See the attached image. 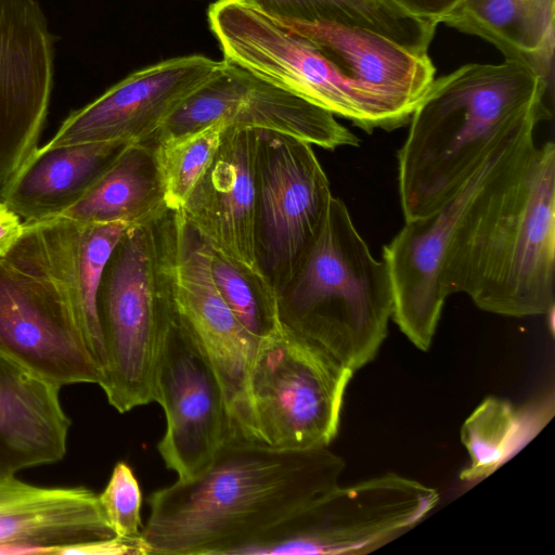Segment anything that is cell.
<instances>
[{"label": "cell", "instance_id": "1", "mask_svg": "<svg viewBox=\"0 0 555 555\" xmlns=\"http://www.w3.org/2000/svg\"><path fill=\"white\" fill-rule=\"evenodd\" d=\"M122 233L116 223L62 217L24 222L0 259V352L60 388L100 385L99 288Z\"/></svg>", "mask_w": 555, "mask_h": 555}, {"label": "cell", "instance_id": "2", "mask_svg": "<svg viewBox=\"0 0 555 555\" xmlns=\"http://www.w3.org/2000/svg\"><path fill=\"white\" fill-rule=\"evenodd\" d=\"M344 468L327 448L278 449L231 435L199 473L147 496L145 555H236L337 486Z\"/></svg>", "mask_w": 555, "mask_h": 555}, {"label": "cell", "instance_id": "3", "mask_svg": "<svg viewBox=\"0 0 555 555\" xmlns=\"http://www.w3.org/2000/svg\"><path fill=\"white\" fill-rule=\"evenodd\" d=\"M555 145L521 141L462 218L444 266L448 296L481 310L531 317L554 310Z\"/></svg>", "mask_w": 555, "mask_h": 555}, {"label": "cell", "instance_id": "4", "mask_svg": "<svg viewBox=\"0 0 555 555\" xmlns=\"http://www.w3.org/2000/svg\"><path fill=\"white\" fill-rule=\"evenodd\" d=\"M548 82L530 64L507 59L465 64L434 79L398 152L404 220L438 209L508 133L545 118Z\"/></svg>", "mask_w": 555, "mask_h": 555}, {"label": "cell", "instance_id": "5", "mask_svg": "<svg viewBox=\"0 0 555 555\" xmlns=\"http://www.w3.org/2000/svg\"><path fill=\"white\" fill-rule=\"evenodd\" d=\"M279 319L353 372L384 343L393 311L388 268L333 197L325 223L278 297Z\"/></svg>", "mask_w": 555, "mask_h": 555}, {"label": "cell", "instance_id": "6", "mask_svg": "<svg viewBox=\"0 0 555 555\" xmlns=\"http://www.w3.org/2000/svg\"><path fill=\"white\" fill-rule=\"evenodd\" d=\"M163 217L126 231L99 288L105 352L100 386L119 413L155 401V370L175 320L164 262Z\"/></svg>", "mask_w": 555, "mask_h": 555}, {"label": "cell", "instance_id": "7", "mask_svg": "<svg viewBox=\"0 0 555 555\" xmlns=\"http://www.w3.org/2000/svg\"><path fill=\"white\" fill-rule=\"evenodd\" d=\"M207 18L224 61L367 132L410 120L411 112L350 79L314 42L251 0H216Z\"/></svg>", "mask_w": 555, "mask_h": 555}, {"label": "cell", "instance_id": "8", "mask_svg": "<svg viewBox=\"0 0 555 555\" xmlns=\"http://www.w3.org/2000/svg\"><path fill=\"white\" fill-rule=\"evenodd\" d=\"M353 373L279 320L249 367L247 439L286 450L327 448Z\"/></svg>", "mask_w": 555, "mask_h": 555}, {"label": "cell", "instance_id": "9", "mask_svg": "<svg viewBox=\"0 0 555 555\" xmlns=\"http://www.w3.org/2000/svg\"><path fill=\"white\" fill-rule=\"evenodd\" d=\"M439 499L435 488L392 473L337 485L236 555L366 554L423 521Z\"/></svg>", "mask_w": 555, "mask_h": 555}, {"label": "cell", "instance_id": "10", "mask_svg": "<svg viewBox=\"0 0 555 555\" xmlns=\"http://www.w3.org/2000/svg\"><path fill=\"white\" fill-rule=\"evenodd\" d=\"M162 227L175 318L212 366L225 397L233 435L247 439V378L259 341L241 324L216 287L209 247L181 210H169Z\"/></svg>", "mask_w": 555, "mask_h": 555}, {"label": "cell", "instance_id": "11", "mask_svg": "<svg viewBox=\"0 0 555 555\" xmlns=\"http://www.w3.org/2000/svg\"><path fill=\"white\" fill-rule=\"evenodd\" d=\"M256 175L257 257L279 297L318 238L334 196L312 145L287 134L259 130Z\"/></svg>", "mask_w": 555, "mask_h": 555}, {"label": "cell", "instance_id": "12", "mask_svg": "<svg viewBox=\"0 0 555 555\" xmlns=\"http://www.w3.org/2000/svg\"><path fill=\"white\" fill-rule=\"evenodd\" d=\"M538 119H530L508 133L474 170L462 186L431 214L405 221L384 246L392 284V319L418 349L431 345L442 308L449 297L444 289V266L453 235L476 196L515 151L534 132Z\"/></svg>", "mask_w": 555, "mask_h": 555}, {"label": "cell", "instance_id": "13", "mask_svg": "<svg viewBox=\"0 0 555 555\" xmlns=\"http://www.w3.org/2000/svg\"><path fill=\"white\" fill-rule=\"evenodd\" d=\"M216 121L287 134L326 150L359 145V139L331 112L224 60L149 141L190 133Z\"/></svg>", "mask_w": 555, "mask_h": 555}, {"label": "cell", "instance_id": "14", "mask_svg": "<svg viewBox=\"0 0 555 555\" xmlns=\"http://www.w3.org/2000/svg\"><path fill=\"white\" fill-rule=\"evenodd\" d=\"M154 396L166 416L157 450L178 479H189L210 463L232 424L212 366L176 318L158 357Z\"/></svg>", "mask_w": 555, "mask_h": 555}, {"label": "cell", "instance_id": "15", "mask_svg": "<svg viewBox=\"0 0 555 555\" xmlns=\"http://www.w3.org/2000/svg\"><path fill=\"white\" fill-rule=\"evenodd\" d=\"M53 85V42L37 0H0V188L38 146Z\"/></svg>", "mask_w": 555, "mask_h": 555}, {"label": "cell", "instance_id": "16", "mask_svg": "<svg viewBox=\"0 0 555 555\" xmlns=\"http://www.w3.org/2000/svg\"><path fill=\"white\" fill-rule=\"evenodd\" d=\"M220 64L221 61L191 54L133 72L89 104L72 112L42 147L149 141Z\"/></svg>", "mask_w": 555, "mask_h": 555}, {"label": "cell", "instance_id": "17", "mask_svg": "<svg viewBox=\"0 0 555 555\" xmlns=\"http://www.w3.org/2000/svg\"><path fill=\"white\" fill-rule=\"evenodd\" d=\"M258 143V129L227 126L210 166L179 210L211 249L269 284L256 246Z\"/></svg>", "mask_w": 555, "mask_h": 555}, {"label": "cell", "instance_id": "18", "mask_svg": "<svg viewBox=\"0 0 555 555\" xmlns=\"http://www.w3.org/2000/svg\"><path fill=\"white\" fill-rule=\"evenodd\" d=\"M114 537L92 490L0 478V555H68L76 546Z\"/></svg>", "mask_w": 555, "mask_h": 555}, {"label": "cell", "instance_id": "19", "mask_svg": "<svg viewBox=\"0 0 555 555\" xmlns=\"http://www.w3.org/2000/svg\"><path fill=\"white\" fill-rule=\"evenodd\" d=\"M278 20L314 42L350 79L411 113L435 79L427 53L376 33L334 22Z\"/></svg>", "mask_w": 555, "mask_h": 555}, {"label": "cell", "instance_id": "20", "mask_svg": "<svg viewBox=\"0 0 555 555\" xmlns=\"http://www.w3.org/2000/svg\"><path fill=\"white\" fill-rule=\"evenodd\" d=\"M60 390L0 352V478L64 457L70 420Z\"/></svg>", "mask_w": 555, "mask_h": 555}, {"label": "cell", "instance_id": "21", "mask_svg": "<svg viewBox=\"0 0 555 555\" xmlns=\"http://www.w3.org/2000/svg\"><path fill=\"white\" fill-rule=\"evenodd\" d=\"M128 144L37 146L0 188V201L24 222L56 217L88 192Z\"/></svg>", "mask_w": 555, "mask_h": 555}, {"label": "cell", "instance_id": "22", "mask_svg": "<svg viewBox=\"0 0 555 555\" xmlns=\"http://www.w3.org/2000/svg\"><path fill=\"white\" fill-rule=\"evenodd\" d=\"M168 210L154 143L144 141L128 144L88 192L56 217L132 228L154 222Z\"/></svg>", "mask_w": 555, "mask_h": 555}, {"label": "cell", "instance_id": "23", "mask_svg": "<svg viewBox=\"0 0 555 555\" xmlns=\"http://www.w3.org/2000/svg\"><path fill=\"white\" fill-rule=\"evenodd\" d=\"M554 18L555 0H461L441 23L482 38L550 81Z\"/></svg>", "mask_w": 555, "mask_h": 555}, {"label": "cell", "instance_id": "24", "mask_svg": "<svg viewBox=\"0 0 555 555\" xmlns=\"http://www.w3.org/2000/svg\"><path fill=\"white\" fill-rule=\"evenodd\" d=\"M554 410L553 392L520 406L501 398L485 399L461 427L470 463L460 478L474 482L493 474L544 428Z\"/></svg>", "mask_w": 555, "mask_h": 555}, {"label": "cell", "instance_id": "25", "mask_svg": "<svg viewBox=\"0 0 555 555\" xmlns=\"http://www.w3.org/2000/svg\"><path fill=\"white\" fill-rule=\"evenodd\" d=\"M280 20L334 22L384 36L416 53H427L437 23L415 17L391 0H251Z\"/></svg>", "mask_w": 555, "mask_h": 555}, {"label": "cell", "instance_id": "26", "mask_svg": "<svg viewBox=\"0 0 555 555\" xmlns=\"http://www.w3.org/2000/svg\"><path fill=\"white\" fill-rule=\"evenodd\" d=\"M225 128L223 121H216L190 133L153 142L169 210L183 207L210 166Z\"/></svg>", "mask_w": 555, "mask_h": 555}, {"label": "cell", "instance_id": "27", "mask_svg": "<svg viewBox=\"0 0 555 555\" xmlns=\"http://www.w3.org/2000/svg\"><path fill=\"white\" fill-rule=\"evenodd\" d=\"M209 260L222 298L246 331L260 341L280 320L275 292L210 247Z\"/></svg>", "mask_w": 555, "mask_h": 555}, {"label": "cell", "instance_id": "28", "mask_svg": "<svg viewBox=\"0 0 555 555\" xmlns=\"http://www.w3.org/2000/svg\"><path fill=\"white\" fill-rule=\"evenodd\" d=\"M104 516L120 538H138L142 531V493L132 468L118 462L104 490L98 494Z\"/></svg>", "mask_w": 555, "mask_h": 555}, {"label": "cell", "instance_id": "29", "mask_svg": "<svg viewBox=\"0 0 555 555\" xmlns=\"http://www.w3.org/2000/svg\"><path fill=\"white\" fill-rule=\"evenodd\" d=\"M409 14L437 24L459 4L461 0H391Z\"/></svg>", "mask_w": 555, "mask_h": 555}, {"label": "cell", "instance_id": "30", "mask_svg": "<svg viewBox=\"0 0 555 555\" xmlns=\"http://www.w3.org/2000/svg\"><path fill=\"white\" fill-rule=\"evenodd\" d=\"M24 233V221L0 201V259L9 254Z\"/></svg>", "mask_w": 555, "mask_h": 555}]
</instances>
